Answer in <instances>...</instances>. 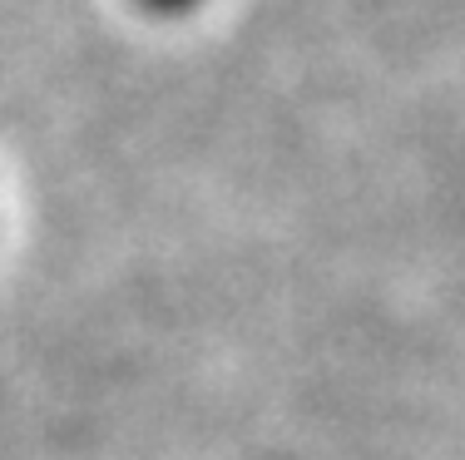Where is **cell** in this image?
I'll use <instances>...</instances> for the list:
<instances>
[{"instance_id": "obj_1", "label": "cell", "mask_w": 465, "mask_h": 460, "mask_svg": "<svg viewBox=\"0 0 465 460\" xmlns=\"http://www.w3.org/2000/svg\"><path fill=\"white\" fill-rule=\"evenodd\" d=\"M143 10H153V15H188V10L198 5V0H139Z\"/></svg>"}]
</instances>
